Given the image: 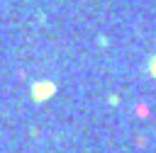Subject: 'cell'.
I'll list each match as a JSON object with an SVG mask.
<instances>
[{
	"label": "cell",
	"instance_id": "cell-1",
	"mask_svg": "<svg viewBox=\"0 0 156 153\" xmlns=\"http://www.w3.org/2000/svg\"><path fill=\"white\" fill-rule=\"evenodd\" d=\"M54 83L51 80H37L34 85H32V97H34V102H44L46 97H51L54 95Z\"/></svg>",
	"mask_w": 156,
	"mask_h": 153
},
{
	"label": "cell",
	"instance_id": "cell-2",
	"mask_svg": "<svg viewBox=\"0 0 156 153\" xmlns=\"http://www.w3.org/2000/svg\"><path fill=\"white\" fill-rule=\"evenodd\" d=\"M149 73L156 78V56H151V61H149Z\"/></svg>",
	"mask_w": 156,
	"mask_h": 153
}]
</instances>
